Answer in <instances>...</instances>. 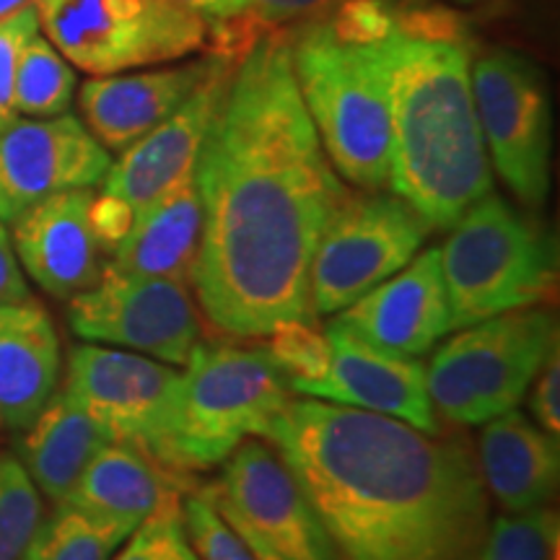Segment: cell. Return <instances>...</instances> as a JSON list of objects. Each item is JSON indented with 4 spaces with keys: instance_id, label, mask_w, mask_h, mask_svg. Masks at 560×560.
Here are the masks:
<instances>
[{
    "instance_id": "1",
    "label": "cell",
    "mask_w": 560,
    "mask_h": 560,
    "mask_svg": "<svg viewBox=\"0 0 560 560\" xmlns=\"http://www.w3.org/2000/svg\"><path fill=\"white\" fill-rule=\"evenodd\" d=\"M195 182L202 240L190 285L213 327L265 338L280 322H317L312 257L348 190L299 94L285 32L265 26L244 50Z\"/></svg>"
},
{
    "instance_id": "2",
    "label": "cell",
    "mask_w": 560,
    "mask_h": 560,
    "mask_svg": "<svg viewBox=\"0 0 560 560\" xmlns=\"http://www.w3.org/2000/svg\"><path fill=\"white\" fill-rule=\"evenodd\" d=\"M265 439L342 560H480L490 503L465 444L380 412L312 400H289Z\"/></svg>"
},
{
    "instance_id": "3",
    "label": "cell",
    "mask_w": 560,
    "mask_h": 560,
    "mask_svg": "<svg viewBox=\"0 0 560 560\" xmlns=\"http://www.w3.org/2000/svg\"><path fill=\"white\" fill-rule=\"evenodd\" d=\"M389 104V190L431 229H452L493 192L470 50L392 34L376 45Z\"/></svg>"
},
{
    "instance_id": "4",
    "label": "cell",
    "mask_w": 560,
    "mask_h": 560,
    "mask_svg": "<svg viewBox=\"0 0 560 560\" xmlns=\"http://www.w3.org/2000/svg\"><path fill=\"white\" fill-rule=\"evenodd\" d=\"M291 400L289 376L268 348H192L166 416L156 459L179 472L223 465L249 436H265Z\"/></svg>"
},
{
    "instance_id": "5",
    "label": "cell",
    "mask_w": 560,
    "mask_h": 560,
    "mask_svg": "<svg viewBox=\"0 0 560 560\" xmlns=\"http://www.w3.org/2000/svg\"><path fill=\"white\" fill-rule=\"evenodd\" d=\"M291 68L332 170L376 192L389 185V104L376 47L335 42L322 21L289 32Z\"/></svg>"
},
{
    "instance_id": "6",
    "label": "cell",
    "mask_w": 560,
    "mask_h": 560,
    "mask_svg": "<svg viewBox=\"0 0 560 560\" xmlns=\"http://www.w3.org/2000/svg\"><path fill=\"white\" fill-rule=\"evenodd\" d=\"M452 330L540 304L556 291V236L488 192L462 213L439 249Z\"/></svg>"
},
{
    "instance_id": "7",
    "label": "cell",
    "mask_w": 560,
    "mask_h": 560,
    "mask_svg": "<svg viewBox=\"0 0 560 560\" xmlns=\"http://www.w3.org/2000/svg\"><path fill=\"white\" fill-rule=\"evenodd\" d=\"M558 342L556 314L540 306L503 312L462 327L425 371L431 405L459 425H480L514 410Z\"/></svg>"
},
{
    "instance_id": "8",
    "label": "cell",
    "mask_w": 560,
    "mask_h": 560,
    "mask_svg": "<svg viewBox=\"0 0 560 560\" xmlns=\"http://www.w3.org/2000/svg\"><path fill=\"white\" fill-rule=\"evenodd\" d=\"M39 32L91 75L128 73L202 52L208 21L174 0H32Z\"/></svg>"
},
{
    "instance_id": "9",
    "label": "cell",
    "mask_w": 560,
    "mask_h": 560,
    "mask_svg": "<svg viewBox=\"0 0 560 560\" xmlns=\"http://www.w3.org/2000/svg\"><path fill=\"white\" fill-rule=\"evenodd\" d=\"M431 223L397 195H346L312 257V310L335 314L400 272L429 236Z\"/></svg>"
},
{
    "instance_id": "10",
    "label": "cell",
    "mask_w": 560,
    "mask_h": 560,
    "mask_svg": "<svg viewBox=\"0 0 560 560\" xmlns=\"http://www.w3.org/2000/svg\"><path fill=\"white\" fill-rule=\"evenodd\" d=\"M472 96L490 166L527 208L550 190V100L545 81L520 52L493 50L470 68Z\"/></svg>"
},
{
    "instance_id": "11",
    "label": "cell",
    "mask_w": 560,
    "mask_h": 560,
    "mask_svg": "<svg viewBox=\"0 0 560 560\" xmlns=\"http://www.w3.org/2000/svg\"><path fill=\"white\" fill-rule=\"evenodd\" d=\"M68 325L83 340L143 353L170 366H185L200 342L190 283L107 268L91 289L70 299Z\"/></svg>"
},
{
    "instance_id": "12",
    "label": "cell",
    "mask_w": 560,
    "mask_h": 560,
    "mask_svg": "<svg viewBox=\"0 0 560 560\" xmlns=\"http://www.w3.org/2000/svg\"><path fill=\"white\" fill-rule=\"evenodd\" d=\"M200 493L223 520L260 535L283 560H340L304 488L260 441L236 446L221 480Z\"/></svg>"
},
{
    "instance_id": "13",
    "label": "cell",
    "mask_w": 560,
    "mask_h": 560,
    "mask_svg": "<svg viewBox=\"0 0 560 560\" xmlns=\"http://www.w3.org/2000/svg\"><path fill=\"white\" fill-rule=\"evenodd\" d=\"M179 371L132 350L70 348L66 389L109 441L132 444L156 459Z\"/></svg>"
},
{
    "instance_id": "14",
    "label": "cell",
    "mask_w": 560,
    "mask_h": 560,
    "mask_svg": "<svg viewBox=\"0 0 560 560\" xmlns=\"http://www.w3.org/2000/svg\"><path fill=\"white\" fill-rule=\"evenodd\" d=\"M240 60L236 55L219 52L206 81L164 122L128 145L120 159L112 161L107 177L102 179V192L128 202L138 219L153 202L192 177L208 132L226 102Z\"/></svg>"
},
{
    "instance_id": "15",
    "label": "cell",
    "mask_w": 560,
    "mask_h": 560,
    "mask_svg": "<svg viewBox=\"0 0 560 560\" xmlns=\"http://www.w3.org/2000/svg\"><path fill=\"white\" fill-rule=\"evenodd\" d=\"M109 151L75 115L19 120L0 130V223H13L34 202L100 185Z\"/></svg>"
},
{
    "instance_id": "16",
    "label": "cell",
    "mask_w": 560,
    "mask_h": 560,
    "mask_svg": "<svg viewBox=\"0 0 560 560\" xmlns=\"http://www.w3.org/2000/svg\"><path fill=\"white\" fill-rule=\"evenodd\" d=\"M325 335L330 342V369L322 380L301 384L293 392L397 418L436 436L439 423L425 387V369L416 359L363 340L340 319H332Z\"/></svg>"
},
{
    "instance_id": "17",
    "label": "cell",
    "mask_w": 560,
    "mask_h": 560,
    "mask_svg": "<svg viewBox=\"0 0 560 560\" xmlns=\"http://www.w3.org/2000/svg\"><path fill=\"white\" fill-rule=\"evenodd\" d=\"M94 192L68 190L26 208L11 226V244L21 270L52 296H75L102 278L100 240L91 226Z\"/></svg>"
},
{
    "instance_id": "18",
    "label": "cell",
    "mask_w": 560,
    "mask_h": 560,
    "mask_svg": "<svg viewBox=\"0 0 560 560\" xmlns=\"http://www.w3.org/2000/svg\"><path fill=\"white\" fill-rule=\"evenodd\" d=\"M353 332L400 355H425L452 330L439 249H425L400 272L363 293L340 314Z\"/></svg>"
},
{
    "instance_id": "19",
    "label": "cell",
    "mask_w": 560,
    "mask_h": 560,
    "mask_svg": "<svg viewBox=\"0 0 560 560\" xmlns=\"http://www.w3.org/2000/svg\"><path fill=\"white\" fill-rule=\"evenodd\" d=\"M219 52L138 73L94 75L79 91L83 125L107 151L122 153L164 122L213 70Z\"/></svg>"
},
{
    "instance_id": "20",
    "label": "cell",
    "mask_w": 560,
    "mask_h": 560,
    "mask_svg": "<svg viewBox=\"0 0 560 560\" xmlns=\"http://www.w3.org/2000/svg\"><path fill=\"white\" fill-rule=\"evenodd\" d=\"M60 380V340L37 299L0 304V425L30 429Z\"/></svg>"
},
{
    "instance_id": "21",
    "label": "cell",
    "mask_w": 560,
    "mask_h": 560,
    "mask_svg": "<svg viewBox=\"0 0 560 560\" xmlns=\"http://www.w3.org/2000/svg\"><path fill=\"white\" fill-rule=\"evenodd\" d=\"M190 488V472L172 470L132 444L109 441L89 462L66 503L136 529L159 506L182 501Z\"/></svg>"
},
{
    "instance_id": "22",
    "label": "cell",
    "mask_w": 560,
    "mask_h": 560,
    "mask_svg": "<svg viewBox=\"0 0 560 560\" xmlns=\"http://www.w3.org/2000/svg\"><path fill=\"white\" fill-rule=\"evenodd\" d=\"M478 467L493 499L509 514H524L556 499L560 444L514 408L482 429Z\"/></svg>"
},
{
    "instance_id": "23",
    "label": "cell",
    "mask_w": 560,
    "mask_h": 560,
    "mask_svg": "<svg viewBox=\"0 0 560 560\" xmlns=\"http://www.w3.org/2000/svg\"><path fill=\"white\" fill-rule=\"evenodd\" d=\"M200 240L202 200L192 174L138 215L104 268L125 272V276L170 278L190 283Z\"/></svg>"
},
{
    "instance_id": "24",
    "label": "cell",
    "mask_w": 560,
    "mask_h": 560,
    "mask_svg": "<svg viewBox=\"0 0 560 560\" xmlns=\"http://www.w3.org/2000/svg\"><path fill=\"white\" fill-rule=\"evenodd\" d=\"M104 444H109V439L100 423L66 389H55L19 439V462L37 490L60 503Z\"/></svg>"
},
{
    "instance_id": "25",
    "label": "cell",
    "mask_w": 560,
    "mask_h": 560,
    "mask_svg": "<svg viewBox=\"0 0 560 560\" xmlns=\"http://www.w3.org/2000/svg\"><path fill=\"white\" fill-rule=\"evenodd\" d=\"M132 527L60 501L34 529L21 560H109Z\"/></svg>"
},
{
    "instance_id": "26",
    "label": "cell",
    "mask_w": 560,
    "mask_h": 560,
    "mask_svg": "<svg viewBox=\"0 0 560 560\" xmlns=\"http://www.w3.org/2000/svg\"><path fill=\"white\" fill-rule=\"evenodd\" d=\"M75 70L55 50L45 34L37 32L19 55L13 79V109L19 117L47 120L66 115L75 94Z\"/></svg>"
},
{
    "instance_id": "27",
    "label": "cell",
    "mask_w": 560,
    "mask_h": 560,
    "mask_svg": "<svg viewBox=\"0 0 560 560\" xmlns=\"http://www.w3.org/2000/svg\"><path fill=\"white\" fill-rule=\"evenodd\" d=\"M39 522L37 486L16 457L0 454V560H21Z\"/></svg>"
},
{
    "instance_id": "28",
    "label": "cell",
    "mask_w": 560,
    "mask_h": 560,
    "mask_svg": "<svg viewBox=\"0 0 560 560\" xmlns=\"http://www.w3.org/2000/svg\"><path fill=\"white\" fill-rule=\"evenodd\" d=\"M558 514L548 506L499 516L490 524L480 560H556Z\"/></svg>"
},
{
    "instance_id": "29",
    "label": "cell",
    "mask_w": 560,
    "mask_h": 560,
    "mask_svg": "<svg viewBox=\"0 0 560 560\" xmlns=\"http://www.w3.org/2000/svg\"><path fill=\"white\" fill-rule=\"evenodd\" d=\"M270 355L289 376L291 392L317 382L330 369V342L317 330V322H280L270 332Z\"/></svg>"
},
{
    "instance_id": "30",
    "label": "cell",
    "mask_w": 560,
    "mask_h": 560,
    "mask_svg": "<svg viewBox=\"0 0 560 560\" xmlns=\"http://www.w3.org/2000/svg\"><path fill=\"white\" fill-rule=\"evenodd\" d=\"M109 560H202L187 537L182 501L164 503L145 516Z\"/></svg>"
},
{
    "instance_id": "31",
    "label": "cell",
    "mask_w": 560,
    "mask_h": 560,
    "mask_svg": "<svg viewBox=\"0 0 560 560\" xmlns=\"http://www.w3.org/2000/svg\"><path fill=\"white\" fill-rule=\"evenodd\" d=\"M319 21L340 45L376 47L395 34V5L392 0H340Z\"/></svg>"
},
{
    "instance_id": "32",
    "label": "cell",
    "mask_w": 560,
    "mask_h": 560,
    "mask_svg": "<svg viewBox=\"0 0 560 560\" xmlns=\"http://www.w3.org/2000/svg\"><path fill=\"white\" fill-rule=\"evenodd\" d=\"M187 537L202 560H257L206 495L192 493L182 506Z\"/></svg>"
},
{
    "instance_id": "33",
    "label": "cell",
    "mask_w": 560,
    "mask_h": 560,
    "mask_svg": "<svg viewBox=\"0 0 560 560\" xmlns=\"http://www.w3.org/2000/svg\"><path fill=\"white\" fill-rule=\"evenodd\" d=\"M395 5V34L418 42L467 47V19L459 11L436 0H392Z\"/></svg>"
},
{
    "instance_id": "34",
    "label": "cell",
    "mask_w": 560,
    "mask_h": 560,
    "mask_svg": "<svg viewBox=\"0 0 560 560\" xmlns=\"http://www.w3.org/2000/svg\"><path fill=\"white\" fill-rule=\"evenodd\" d=\"M37 32L39 21L32 3L0 19V130L19 120L16 109H13V79H16L21 50Z\"/></svg>"
},
{
    "instance_id": "35",
    "label": "cell",
    "mask_w": 560,
    "mask_h": 560,
    "mask_svg": "<svg viewBox=\"0 0 560 560\" xmlns=\"http://www.w3.org/2000/svg\"><path fill=\"white\" fill-rule=\"evenodd\" d=\"M535 392L529 395L532 418L545 433L558 439L560 433V350L558 346L550 350L542 369L535 376Z\"/></svg>"
},
{
    "instance_id": "36",
    "label": "cell",
    "mask_w": 560,
    "mask_h": 560,
    "mask_svg": "<svg viewBox=\"0 0 560 560\" xmlns=\"http://www.w3.org/2000/svg\"><path fill=\"white\" fill-rule=\"evenodd\" d=\"M132 223H136V213H132L128 202L107 192L94 195V200H91V226H94L96 240H100L107 255L120 247Z\"/></svg>"
},
{
    "instance_id": "37",
    "label": "cell",
    "mask_w": 560,
    "mask_h": 560,
    "mask_svg": "<svg viewBox=\"0 0 560 560\" xmlns=\"http://www.w3.org/2000/svg\"><path fill=\"white\" fill-rule=\"evenodd\" d=\"M338 3L340 0H249L247 13L262 26L278 30L291 21H317Z\"/></svg>"
},
{
    "instance_id": "38",
    "label": "cell",
    "mask_w": 560,
    "mask_h": 560,
    "mask_svg": "<svg viewBox=\"0 0 560 560\" xmlns=\"http://www.w3.org/2000/svg\"><path fill=\"white\" fill-rule=\"evenodd\" d=\"M26 296H30V283H26L16 252H13L11 231L5 229V223H0V304L21 301Z\"/></svg>"
},
{
    "instance_id": "39",
    "label": "cell",
    "mask_w": 560,
    "mask_h": 560,
    "mask_svg": "<svg viewBox=\"0 0 560 560\" xmlns=\"http://www.w3.org/2000/svg\"><path fill=\"white\" fill-rule=\"evenodd\" d=\"M182 9L198 13L206 21H229L244 16L249 9V0H174Z\"/></svg>"
},
{
    "instance_id": "40",
    "label": "cell",
    "mask_w": 560,
    "mask_h": 560,
    "mask_svg": "<svg viewBox=\"0 0 560 560\" xmlns=\"http://www.w3.org/2000/svg\"><path fill=\"white\" fill-rule=\"evenodd\" d=\"M226 522H229V527H231V529H234V532H236V535H240L244 542H247V548L252 550V556H255L257 560H283V558H280V556H278V552H276V550H272V548H270V545H268V542H265V540H262V537H260V535H255V532H252V529H247V527H244V524H240V522H231V520H226Z\"/></svg>"
},
{
    "instance_id": "41",
    "label": "cell",
    "mask_w": 560,
    "mask_h": 560,
    "mask_svg": "<svg viewBox=\"0 0 560 560\" xmlns=\"http://www.w3.org/2000/svg\"><path fill=\"white\" fill-rule=\"evenodd\" d=\"M30 0H0V19H5L9 13H13L16 9H21V5H26Z\"/></svg>"
},
{
    "instance_id": "42",
    "label": "cell",
    "mask_w": 560,
    "mask_h": 560,
    "mask_svg": "<svg viewBox=\"0 0 560 560\" xmlns=\"http://www.w3.org/2000/svg\"><path fill=\"white\" fill-rule=\"evenodd\" d=\"M452 3H457V5H478V3H486V0H452Z\"/></svg>"
}]
</instances>
